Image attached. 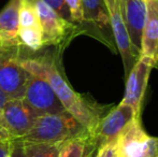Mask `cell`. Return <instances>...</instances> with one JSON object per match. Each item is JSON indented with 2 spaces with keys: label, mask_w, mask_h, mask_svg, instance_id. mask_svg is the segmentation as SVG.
<instances>
[{
  "label": "cell",
  "mask_w": 158,
  "mask_h": 157,
  "mask_svg": "<svg viewBox=\"0 0 158 157\" xmlns=\"http://www.w3.org/2000/svg\"><path fill=\"white\" fill-rule=\"evenodd\" d=\"M81 2L84 23L87 22L93 26L97 31L98 39L108 45L113 53H116L117 48L111 31L110 19L104 0H81Z\"/></svg>",
  "instance_id": "11"
},
{
  "label": "cell",
  "mask_w": 158,
  "mask_h": 157,
  "mask_svg": "<svg viewBox=\"0 0 158 157\" xmlns=\"http://www.w3.org/2000/svg\"><path fill=\"white\" fill-rule=\"evenodd\" d=\"M12 140H14V138L10 134L8 128L6 127L1 116H0V142H11Z\"/></svg>",
  "instance_id": "23"
},
{
  "label": "cell",
  "mask_w": 158,
  "mask_h": 157,
  "mask_svg": "<svg viewBox=\"0 0 158 157\" xmlns=\"http://www.w3.org/2000/svg\"><path fill=\"white\" fill-rule=\"evenodd\" d=\"M17 39L27 48L37 51L43 46L42 32L40 27H19Z\"/></svg>",
  "instance_id": "17"
},
{
  "label": "cell",
  "mask_w": 158,
  "mask_h": 157,
  "mask_svg": "<svg viewBox=\"0 0 158 157\" xmlns=\"http://www.w3.org/2000/svg\"><path fill=\"white\" fill-rule=\"evenodd\" d=\"M138 116L140 115H137L130 105L123 102L113 105L99 122L97 130L92 137L97 144V147L104 144H114L118 134L126 127L127 124Z\"/></svg>",
  "instance_id": "8"
},
{
  "label": "cell",
  "mask_w": 158,
  "mask_h": 157,
  "mask_svg": "<svg viewBox=\"0 0 158 157\" xmlns=\"http://www.w3.org/2000/svg\"><path fill=\"white\" fill-rule=\"evenodd\" d=\"M117 157H157L158 137L146 134L141 124V116L126 125L114 143Z\"/></svg>",
  "instance_id": "3"
},
{
  "label": "cell",
  "mask_w": 158,
  "mask_h": 157,
  "mask_svg": "<svg viewBox=\"0 0 158 157\" xmlns=\"http://www.w3.org/2000/svg\"><path fill=\"white\" fill-rule=\"evenodd\" d=\"M19 27H40L37 11L31 0H22L19 10Z\"/></svg>",
  "instance_id": "18"
},
{
  "label": "cell",
  "mask_w": 158,
  "mask_h": 157,
  "mask_svg": "<svg viewBox=\"0 0 158 157\" xmlns=\"http://www.w3.org/2000/svg\"><path fill=\"white\" fill-rule=\"evenodd\" d=\"M19 65L29 74L45 80L63 103L66 111L87 129L90 138L94 136L99 122L113 105H101L74 92L52 61L23 59L19 60Z\"/></svg>",
  "instance_id": "1"
},
{
  "label": "cell",
  "mask_w": 158,
  "mask_h": 157,
  "mask_svg": "<svg viewBox=\"0 0 158 157\" xmlns=\"http://www.w3.org/2000/svg\"><path fill=\"white\" fill-rule=\"evenodd\" d=\"M157 157H158V156H157Z\"/></svg>",
  "instance_id": "29"
},
{
  "label": "cell",
  "mask_w": 158,
  "mask_h": 157,
  "mask_svg": "<svg viewBox=\"0 0 158 157\" xmlns=\"http://www.w3.org/2000/svg\"><path fill=\"white\" fill-rule=\"evenodd\" d=\"M104 2L108 10L112 36L117 52L121 54L123 59L125 76L127 78L135 64L140 58V54L133 48L129 39V35L124 22L123 13H122L121 0H104Z\"/></svg>",
  "instance_id": "6"
},
{
  "label": "cell",
  "mask_w": 158,
  "mask_h": 157,
  "mask_svg": "<svg viewBox=\"0 0 158 157\" xmlns=\"http://www.w3.org/2000/svg\"><path fill=\"white\" fill-rule=\"evenodd\" d=\"M0 157H10V142H0Z\"/></svg>",
  "instance_id": "25"
},
{
  "label": "cell",
  "mask_w": 158,
  "mask_h": 157,
  "mask_svg": "<svg viewBox=\"0 0 158 157\" xmlns=\"http://www.w3.org/2000/svg\"><path fill=\"white\" fill-rule=\"evenodd\" d=\"M145 1H146V0H145Z\"/></svg>",
  "instance_id": "28"
},
{
  "label": "cell",
  "mask_w": 158,
  "mask_h": 157,
  "mask_svg": "<svg viewBox=\"0 0 158 157\" xmlns=\"http://www.w3.org/2000/svg\"><path fill=\"white\" fill-rule=\"evenodd\" d=\"M153 68H155L154 61L148 57L141 56L126 78L125 95L121 102L130 105L137 115L141 116L142 101Z\"/></svg>",
  "instance_id": "9"
},
{
  "label": "cell",
  "mask_w": 158,
  "mask_h": 157,
  "mask_svg": "<svg viewBox=\"0 0 158 157\" xmlns=\"http://www.w3.org/2000/svg\"><path fill=\"white\" fill-rule=\"evenodd\" d=\"M22 0H10L0 11V36L6 43L17 44Z\"/></svg>",
  "instance_id": "14"
},
{
  "label": "cell",
  "mask_w": 158,
  "mask_h": 157,
  "mask_svg": "<svg viewBox=\"0 0 158 157\" xmlns=\"http://www.w3.org/2000/svg\"><path fill=\"white\" fill-rule=\"evenodd\" d=\"M6 43V42L3 41V40H2V38H1V36H0V48H2V45H3V44Z\"/></svg>",
  "instance_id": "27"
},
{
  "label": "cell",
  "mask_w": 158,
  "mask_h": 157,
  "mask_svg": "<svg viewBox=\"0 0 158 157\" xmlns=\"http://www.w3.org/2000/svg\"><path fill=\"white\" fill-rule=\"evenodd\" d=\"M37 11L43 45L60 44L67 37L74 36L75 24L64 19L42 0H31Z\"/></svg>",
  "instance_id": "7"
},
{
  "label": "cell",
  "mask_w": 158,
  "mask_h": 157,
  "mask_svg": "<svg viewBox=\"0 0 158 157\" xmlns=\"http://www.w3.org/2000/svg\"><path fill=\"white\" fill-rule=\"evenodd\" d=\"M0 116L14 139H23L31 129L35 118L24 99H9Z\"/></svg>",
  "instance_id": "10"
},
{
  "label": "cell",
  "mask_w": 158,
  "mask_h": 157,
  "mask_svg": "<svg viewBox=\"0 0 158 157\" xmlns=\"http://www.w3.org/2000/svg\"><path fill=\"white\" fill-rule=\"evenodd\" d=\"M124 22L133 48L141 57V43L146 19L145 0H121Z\"/></svg>",
  "instance_id": "12"
},
{
  "label": "cell",
  "mask_w": 158,
  "mask_h": 157,
  "mask_svg": "<svg viewBox=\"0 0 158 157\" xmlns=\"http://www.w3.org/2000/svg\"><path fill=\"white\" fill-rule=\"evenodd\" d=\"M23 99L35 118L67 112L50 84L39 76H29Z\"/></svg>",
  "instance_id": "5"
},
{
  "label": "cell",
  "mask_w": 158,
  "mask_h": 157,
  "mask_svg": "<svg viewBox=\"0 0 158 157\" xmlns=\"http://www.w3.org/2000/svg\"><path fill=\"white\" fill-rule=\"evenodd\" d=\"M146 19L141 43V56L148 57L158 68V0H146Z\"/></svg>",
  "instance_id": "13"
},
{
  "label": "cell",
  "mask_w": 158,
  "mask_h": 157,
  "mask_svg": "<svg viewBox=\"0 0 158 157\" xmlns=\"http://www.w3.org/2000/svg\"><path fill=\"white\" fill-rule=\"evenodd\" d=\"M64 2H66L69 10H70L71 19H72L73 23L83 24L84 16H83V10H82L81 0H64Z\"/></svg>",
  "instance_id": "20"
},
{
  "label": "cell",
  "mask_w": 158,
  "mask_h": 157,
  "mask_svg": "<svg viewBox=\"0 0 158 157\" xmlns=\"http://www.w3.org/2000/svg\"><path fill=\"white\" fill-rule=\"evenodd\" d=\"M90 137H77L61 144L59 157H84Z\"/></svg>",
  "instance_id": "16"
},
{
  "label": "cell",
  "mask_w": 158,
  "mask_h": 157,
  "mask_svg": "<svg viewBox=\"0 0 158 157\" xmlns=\"http://www.w3.org/2000/svg\"><path fill=\"white\" fill-rule=\"evenodd\" d=\"M97 144L92 138L89 139V142L87 144V147H86V152H85V155L84 157H95L96 155V152H97Z\"/></svg>",
  "instance_id": "24"
},
{
  "label": "cell",
  "mask_w": 158,
  "mask_h": 157,
  "mask_svg": "<svg viewBox=\"0 0 158 157\" xmlns=\"http://www.w3.org/2000/svg\"><path fill=\"white\" fill-rule=\"evenodd\" d=\"M10 157H27L22 139H14L10 142Z\"/></svg>",
  "instance_id": "21"
},
{
  "label": "cell",
  "mask_w": 158,
  "mask_h": 157,
  "mask_svg": "<svg viewBox=\"0 0 158 157\" xmlns=\"http://www.w3.org/2000/svg\"><path fill=\"white\" fill-rule=\"evenodd\" d=\"M8 100H9V99L6 98V94L3 93V90L0 88V114H1L2 110H3L4 105H6V102Z\"/></svg>",
  "instance_id": "26"
},
{
  "label": "cell",
  "mask_w": 158,
  "mask_h": 157,
  "mask_svg": "<svg viewBox=\"0 0 158 157\" xmlns=\"http://www.w3.org/2000/svg\"><path fill=\"white\" fill-rule=\"evenodd\" d=\"M43 2H45L50 8H52L57 14L60 17H63L64 19L73 23L72 19H71V13L69 10L68 6L66 4L64 0H42ZM74 24V23H73Z\"/></svg>",
  "instance_id": "19"
},
{
  "label": "cell",
  "mask_w": 158,
  "mask_h": 157,
  "mask_svg": "<svg viewBox=\"0 0 158 157\" xmlns=\"http://www.w3.org/2000/svg\"><path fill=\"white\" fill-rule=\"evenodd\" d=\"M89 132L68 112L45 114L35 118L31 129L22 140L35 143H61L77 137H87Z\"/></svg>",
  "instance_id": "2"
},
{
  "label": "cell",
  "mask_w": 158,
  "mask_h": 157,
  "mask_svg": "<svg viewBox=\"0 0 158 157\" xmlns=\"http://www.w3.org/2000/svg\"><path fill=\"white\" fill-rule=\"evenodd\" d=\"M13 45L4 43L0 48V88L8 99H23L30 74L11 51Z\"/></svg>",
  "instance_id": "4"
},
{
  "label": "cell",
  "mask_w": 158,
  "mask_h": 157,
  "mask_svg": "<svg viewBox=\"0 0 158 157\" xmlns=\"http://www.w3.org/2000/svg\"><path fill=\"white\" fill-rule=\"evenodd\" d=\"M61 143H35L24 141L27 157H59Z\"/></svg>",
  "instance_id": "15"
},
{
  "label": "cell",
  "mask_w": 158,
  "mask_h": 157,
  "mask_svg": "<svg viewBox=\"0 0 158 157\" xmlns=\"http://www.w3.org/2000/svg\"><path fill=\"white\" fill-rule=\"evenodd\" d=\"M95 157H117L114 144H104L99 147Z\"/></svg>",
  "instance_id": "22"
}]
</instances>
